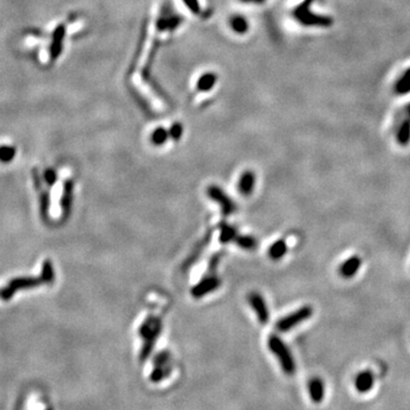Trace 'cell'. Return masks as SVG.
<instances>
[{
	"label": "cell",
	"mask_w": 410,
	"mask_h": 410,
	"mask_svg": "<svg viewBox=\"0 0 410 410\" xmlns=\"http://www.w3.org/2000/svg\"><path fill=\"white\" fill-rule=\"evenodd\" d=\"M161 332H162V320L155 316L147 317L139 327V335L143 338V347L140 350L142 361L151 355Z\"/></svg>",
	"instance_id": "cell-1"
},
{
	"label": "cell",
	"mask_w": 410,
	"mask_h": 410,
	"mask_svg": "<svg viewBox=\"0 0 410 410\" xmlns=\"http://www.w3.org/2000/svg\"><path fill=\"white\" fill-rule=\"evenodd\" d=\"M268 346L269 350L275 354V357L278 360L281 369L284 370L285 374L288 376H293L295 374L296 370L295 360H294L292 352L289 351L287 345L285 344L278 336L271 335V336L269 337Z\"/></svg>",
	"instance_id": "cell-2"
},
{
	"label": "cell",
	"mask_w": 410,
	"mask_h": 410,
	"mask_svg": "<svg viewBox=\"0 0 410 410\" xmlns=\"http://www.w3.org/2000/svg\"><path fill=\"white\" fill-rule=\"evenodd\" d=\"M172 357L168 351H161L154 357V368L151 372L153 383H160L165 379L172 371Z\"/></svg>",
	"instance_id": "cell-3"
},
{
	"label": "cell",
	"mask_w": 410,
	"mask_h": 410,
	"mask_svg": "<svg viewBox=\"0 0 410 410\" xmlns=\"http://www.w3.org/2000/svg\"><path fill=\"white\" fill-rule=\"evenodd\" d=\"M41 284H44L41 277H39V278H35V277H19V278L11 280L5 288L0 289V297H2L4 301H7L14 295L16 291L26 288H33L39 286Z\"/></svg>",
	"instance_id": "cell-4"
},
{
	"label": "cell",
	"mask_w": 410,
	"mask_h": 410,
	"mask_svg": "<svg viewBox=\"0 0 410 410\" xmlns=\"http://www.w3.org/2000/svg\"><path fill=\"white\" fill-rule=\"evenodd\" d=\"M312 316V308L311 306H302V308L297 309L295 312L289 313L288 316L281 318L280 320L277 322V329L279 332H288V330L293 329L294 327L302 324V322L308 320V319Z\"/></svg>",
	"instance_id": "cell-5"
},
{
	"label": "cell",
	"mask_w": 410,
	"mask_h": 410,
	"mask_svg": "<svg viewBox=\"0 0 410 410\" xmlns=\"http://www.w3.org/2000/svg\"><path fill=\"white\" fill-rule=\"evenodd\" d=\"M208 196L213 200L217 204L220 205L221 212L223 215H230L233 214L237 206H236L235 202L231 200V197L229 195H227L225 193V190L222 188L218 187V186H210L208 188Z\"/></svg>",
	"instance_id": "cell-6"
},
{
	"label": "cell",
	"mask_w": 410,
	"mask_h": 410,
	"mask_svg": "<svg viewBox=\"0 0 410 410\" xmlns=\"http://www.w3.org/2000/svg\"><path fill=\"white\" fill-rule=\"evenodd\" d=\"M221 281L218 277L215 276H209L205 277L204 279L201 280L200 283L196 284L195 286L192 288V295L194 297H203L208 294L214 292L219 286H220Z\"/></svg>",
	"instance_id": "cell-7"
},
{
	"label": "cell",
	"mask_w": 410,
	"mask_h": 410,
	"mask_svg": "<svg viewBox=\"0 0 410 410\" xmlns=\"http://www.w3.org/2000/svg\"><path fill=\"white\" fill-rule=\"evenodd\" d=\"M248 302L252 306V309L254 310V312L258 316L259 321L261 324H267L269 320V310L266 301L262 297V295H260L259 293H251L248 295Z\"/></svg>",
	"instance_id": "cell-8"
},
{
	"label": "cell",
	"mask_w": 410,
	"mask_h": 410,
	"mask_svg": "<svg viewBox=\"0 0 410 410\" xmlns=\"http://www.w3.org/2000/svg\"><path fill=\"white\" fill-rule=\"evenodd\" d=\"M375 384L374 374L370 370H362L355 376L354 378V387L359 393L364 394L369 392Z\"/></svg>",
	"instance_id": "cell-9"
},
{
	"label": "cell",
	"mask_w": 410,
	"mask_h": 410,
	"mask_svg": "<svg viewBox=\"0 0 410 410\" xmlns=\"http://www.w3.org/2000/svg\"><path fill=\"white\" fill-rule=\"evenodd\" d=\"M361 263L362 261L358 255L351 256V258L345 260L344 262L341 264V267H339V275H341L343 278L346 279L352 278V277L357 275L360 267H361Z\"/></svg>",
	"instance_id": "cell-10"
},
{
	"label": "cell",
	"mask_w": 410,
	"mask_h": 410,
	"mask_svg": "<svg viewBox=\"0 0 410 410\" xmlns=\"http://www.w3.org/2000/svg\"><path fill=\"white\" fill-rule=\"evenodd\" d=\"M309 395L314 403H320L325 396V385L321 378L312 377L308 383Z\"/></svg>",
	"instance_id": "cell-11"
},
{
	"label": "cell",
	"mask_w": 410,
	"mask_h": 410,
	"mask_svg": "<svg viewBox=\"0 0 410 410\" xmlns=\"http://www.w3.org/2000/svg\"><path fill=\"white\" fill-rule=\"evenodd\" d=\"M256 177L252 171H245L239 178L238 189L243 196H250L255 187Z\"/></svg>",
	"instance_id": "cell-12"
},
{
	"label": "cell",
	"mask_w": 410,
	"mask_h": 410,
	"mask_svg": "<svg viewBox=\"0 0 410 410\" xmlns=\"http://www.w3.org/2000/svg\"><path fill=\"white\" fill-rule=\"evenodd\" d=\"M73 188H74L73 181L68 180L64 184L63 196H62L61 201L62 210H63V218H68L70 215V212H71L73 201Z\"/></svg>",
	"instance_id": "cell-13"
},
{
	"label": "cell",
	"mask_w": 410,
	"mask_h": 410,
	"mask_svg": "<svg viewBox=\"0 0 410 410\" xmlns=\"http://www.w3.org/2000/svg\"><path fill=\"white\" fill-rule=\"evenodd\" d=\"M394 90L397 95L404 96L410 93V68L404 71L394 85Z\"/></svg>",
	"instance_id": "cell-14"
},
{
	"label": "cell",
	"mask_w": 410,
	"mask_h": 410,
	"mask_svg": "<svg viewBox=\"0 0 410 410\" xmlns=\"http://www.w3.org/2000/svg\"><path fill=\"white\" fill-rule=\"evenodd\" d=\"M396 142L401 146H407L410 143V119L404 120L400 124L396 132Z\"/></svg>",
	"instance_id": "cell-15"
},
{
	"label": "cell",
	"mask_w": 410,
	"mask_h": 410,
	"mask_svg": "<svg viewBox=\"0 0 410 410\" xmlns=\"http://www.w3.org/2000/svg\"><path fill=\"white\" fill-rule=\"evenodd\" d=\"M287 252V244L283 239H279L276 243H273L269 248V256L272 260H280Z\"/></svg>",
	"instance_id": "cell-16"
},
{
	"label": "cell",
	"mask_w": 410,
	"mask_h": 410,
	"mask_svg": "<svg viewBox=\"0 0 410 410\" xmlns=\"http://www.w3.org/2000/svg\"><path fill=\"white\" fill-rule=\"evenodd\" d=\"M235 242L237 245L247 251H253L258 247V241L252 236H238L235 238Z\"/></svg>",
	"instance_id": "cell-17"
},
{
	"label": "cell",
	"mask_w": 410,
	"mask_h": 410,
	"mask_svg": "<svg viewBox=\"0 0 410 410\" xmlns=\"http://www.w3.org/2000/svg\"><path fill=\"white\" fill-rule=\"evenodd\" d=\"M41 279L44 284H53L55 280V272H54L53 264L49 260H45L43 263V270H41Z\"/></svg>",
	"instance_id": "cell-18"
},
{
	"label": "cell",
	"mask_w": 410,
	"mask_h": 410,
	"mask_svg": "<svg viewBox=\"0 0 410 410\" xmlns=\"http://www.w3.org/2000/svg\"><path fill=\"white\" fill-rule=\"evenodd\" d=\"M40 193V215L43 220L46 222L49 219V195L47 192L43 189H38Z\"/></svg>",
	"instance_id": "cell-19"
},
{
	"label": "cell",
	"mask_w": 410,
	"mask_h": 410,
	"mask_svg": "<svg viewBox=\"0 0 410 410\" xmlns=\"http://www.w3.org/2000/svg\"><path fill=\"white\" fill-rule=\"evenodd\" d=\"M236 237H237V230H236L233 226H229V225L222 226L221 233H220L221 243L233 242L235 241Z\"/></svg>",
	"instance_id": "cell-20"
},
{
	"label": "cell",
	"mask_w": 410,
	"mask_h": 410,
	"mask_svg": "<svg viewBox=\"0 0 410 410\" xmlns=\"http://www.w3.org/2000/svg\"><path fill=\"white\" fill-rule=\"evenodd\" d=\"M16 150L13 146H8V145H3L0 146V161L3 163H8L15 157Z\"/></svg>",
	"instance_id": "cell-21"
},
{
	"label": "cell",
	"mask_w": 410,
	"mask_h": 410,
	"mask_svg": "<svg viewBox=\"0 0 410 410\" xmlns=\"http://www.w3.org/2000/svg\"><path fill=\"white\" fill-rule=\"evenodd\" d=\"M169 138V132L163 129V128H159V129H156L154 132L152 134V143L156 145V146H161V145H163L165 142H167Z\"/></svg>",
	"instance_id": "cell-22"
},
{
	"label": "cell",
	"mask_w": 410,
	"mask_h": 410,
	"mask_svg": "<svg viewBox=\"0 0 410 410\" xmlns=\"http://www.w3.org/2000/svg\"><path fill=\"white\" fill-rule=\"evenodd\" d=\"M64 32H65V28L63 26L59 27V29L55 31V43H54L53 46V56L54 57H57L59 56V54L62 49V40H63V37H64Z\"/></svg>",
	"instance_id": "cell-23"
},
{
	"label": "cell",
	"mask_w": 410,
	"mask_h": 410,
	"mask_svg": "<svg viewBox=\"0 0 410 410\" xmlns=\"http://www.w3.org/2000/svg\"><path fill=\"white\" fill-rule=\"evenodd\" d=\"M231 28L233 30L238 33H244L247 30V21L242 18V16H235L231 20Z\"/></svg>",
	"instance_id": "cell-24"
},
{
	"label": "cell",
	"mask_w": 410,
	"mask_h": 410,
	"mask_svg": "<svg viewBox=\"0 0 410 410\" xmlns=\"http://www.w3.org/2000/svg\"><path fill=\"white\" fill-rule=\"evenodd\" d=\"M215 82V76L214 74H205L203 76L200 81H198V89L201 90H208L210 88H212V86Z\"/></svg>",
	"instance_id": "cell-25"
},
{
	"label": "cell",
	"mask_w": 410,
	"mask_h": 410,
	"mask_svg": "<svg viewBox=\"0 0 410 410\" xmlns=\"http://www.w3.org/2000/svg\"><path fill=\"white\" fill-rule=\"evenodd\" d=\"M44 180H45V184L47 185L48 187H52L53 185H55L57 181V173L55 170H53V169L45 170Z\"/></svg>",
	"instance_id": "cell-26"
},
{
	"label": "cell",
	"mask_w": 410,
	"mask_h": 410,
	"mask_svg": "<svg viewBox=\"0 0 410 410\" xmlns=\"http://www.w3.org/2000/svg\"><path fill=\"white\" fill-rule=\"evenodd\" d=\"M182 131H184V130H182V127L180 126V124L176 123V124H173V126L171 127V129H170L169 136L171 137L172 139L179 140L181 135H182Z\"/></svg>",
	"instance_id": "cell-27"
},
{
	"label": "cell",
	"mask_w": 410,
	"mask_h": 410,
	"mask_svg": "<svg viewBox=\"0 0 410 410\" xmlns=\"http://www.w3.org/2000/svg\"><path fill=\"white\" fill-rule=\"evenodd\" d=\"M185 3L187 4V6L190 8V11H193L194 13H198L200 7H198V4L196 0H185Z\"/></svg>",
	"instance_id": "cell-28"
},
{
	"label": "cell",
	"mask_w": 410,
	"mask_h": 410,
	"mask_svg": "<svg viewBox=\"0 0 410 410\" xmlns=\"http://www.w3.org/2000/svg\"><path fill=\"white\" fill-rule=\"evenodd\" d=\"M407 113L409 115V119H410V104L407 106Z\"/></svg>",
	"instance_id": "cell-29"
},
{
	"label": "cell",
	"mask_w": 410,
	"mask_h": 410,
	"mask_svg": "<svg viewBox=\"0 0 410 410\" xmlns=\"http://www.w3.org/2000/svg\"><path fill=\"white\" fill-rule=\"evenodd\" d=\"M45 410H53L52 408H47V409H45Z\"/></svg>",
	"instance_id": "cell-30"
}]
</instances>
